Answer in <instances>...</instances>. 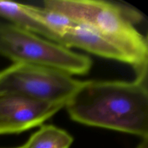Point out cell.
I'll return each instance as SVG.
<instances>
[{
	"instance_id": "6da1fadb",
	"label": "cell",
	"mask_w": 148,
	"mask_h": 148,
	"mask_svg": "<svg viewBox=\"0 0 148 148\" xmlns=\"http://www.w3.org/2000/svg\"><path fill=\"white\" fill-rule=\"evenodd\" d=\"M64 107L79 124L148 137L147 75L131 82L83 81Z\"/></svg>"
},
{
	"instance_id": "7a4b0ae2",
	"label": "cell",
	"mask_w": 148,
	"mask_h": 148,
	"mask_svg": "<svg viewBox=\"0 0 148 148\" xmlns=\"http://www.w3.org/2000/svg\"><path fill=\"white\" fill-rule=\"evenodd\" d=\"M43 7L92 27L131 58L137 75H147V40L134 26L142 20L137 11L99 0H47Z\"/></svg>"
},
{
	"instance_id": "3957f363",
	"label": "cell",
	"mask_w": 148,
	"mask_h": 148,
	"mask_svg": "<svg viewBox=\"0 0 148 148\" xmlns=\"http://www.w3.org/2000/svg\"><path fill=\"white\" fill-rule=\"evenodd\" d=\"M0 55L14 64L51 68L71 75H85L92 66L88 56L8 22L0 21Z\"/></svg>"
},
{
	"instance_id": "277c9868",
	"label": "cell",
	"mask_w": 148,
	"mask_h": 148,
	"mask_svg": "<svg viewBox=\"0 0 148 148\" xmlns=\"http://www.w3.org/2000/svg\"><path fill=\"white\" fill-rule=\"evenodd\" d=\"M83 81L51 68L13 64L0 71V94L64 105Z\"/></svg>"
},
{
	"instance_id": "5b68a950",
	"label": "cell",
	"mask_w": 148,
	"mask_h": 148,
	"mask_svg": "<svg viewBox=\"0 0 148 148\" xmlns=\"http://www.w3.org/2000/svg\"><path fill=\"white\" fill-rule=\"evenodd\" d=\"M64 107L63 104L0 94V135L17 134L41 125Z\"/></svg>"
},
{
	"instance_id": "8992f818",
	"label": "cell",
	"mask_w": 148,
	"mask_h": 148,
	"mask_svg": "<svg viewBox=\"0 0 148 148\" xmlns=\"http://www.w3.org/2000/svg\"><path fill=\"white\" fill-rule=\"evenodd\" d=\"M61 45L86 51L106 59L118 61L133 66L131 58L110 39L88 25L78 23L62 37Z\"/></svg>"
},
{
	"instance_id": "52a82bcc",
	"label": "cell",
	"mask_w": 148,
	"mask_h": 148,
	"mask_svg": "<svg viewBox=\"0 0 148 148\" xmlns=\"http://www.w3.org/2000/svg\"><path fill=\"white\" fill-rule=\"evenodd\" d=\"M0 17L8 20V23L59 44V38L30 16L23 4L0 1Z\"/></svg>"
},
{
	"instance_id": "ba28073f",
	"label": "cell",
	"mask_w": 148,
	"mask_h": 148,
	"mask_svg": "<svg viewBox=\"0 0 148 148\" xmlns=\"http://www.w3.org/2000/svg\"><path fill=\"white\" fill-rule=\"evenodd\" d=\"M72 136L53 125H43L20 148H69Z\"/></svg>"
},
{
	"instance_id": "9c48e42d",
	"label": "cell",
	"mask_w": 148,
	"mask_h": 148,
	"mask_svg": "<svg viewBox=\"0 0 148 148\" xmlns=\"http://www.w3.org/2000/svg\"><path fill=\"white\" fill-rule=\"evenodd\" d=\"M24 7L30 16L43 25L59 38L60 45L62 37L77 24L76 22L69 17L44 7H38L28 4H24Z\"/></svg>"
},
{
	"instance_id": "30bf717a",
	"label": "cell",
	"mask_w": 148,
	"mask_h": 148,
	"mask_svg": "<svg viewBox=\"0 0 148 148\" xmlns=\"http://www.w3.org/2000/svg\"><path fill=\"white\" fill-rule=\"evenodd\" d=\"M137 148H148V137L142 139V141L139 143Z\"/></svg>"
},
{
	"instance_id": "8fae6325",
	"label": "cell",
	"mask_w": 148,
	"mask_h": 148,
	"mask_svg": "<svg viewBox=\"0 0 148 148\" xmlns=\"http://www.w3.org/2000/svg\"><path fill=\"white\" fill-rule=\"evenodd\" d=\"M16 148H20V147H16Z\"/></svg>"
}]
</instances>
